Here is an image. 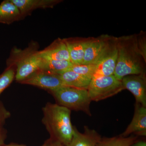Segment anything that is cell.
I'll return each mask as SVG.
<instances>
[{
  "instance_id": "1",
  "label": "cell",
  "mask_w": 146,
  "mask_h": 146,
  "mask_svg": "<svg viewBox=\"0 0 146 146\" xmlns=\"http://www.w3.org/2000/svg\"><path fill=\"white\" fill-rule=\"evenodd\" d=\"M117 48L116 78L121 80L126 76L146 74V60L138 51L135 34L117 37Z\"/></svg>"
},
{
  "instance_id": "2",
  "label": "cell",
  "mask_w": 146,
  "mask_h": 146,
  "mask_svg": "<svg viewBox=\"0 0 146 146\" xmlns=\"http://www.w3.org/2000/svg\"><path fill=\"white\" fill-rule=\"evenodd\" d=\"M42 110V123L49 133L50 139L69 145L74 132L71 121V110L50 102L47 103Z\"/></svg>"
},
{
  "instance_id": "3",
  "label": "cell",
  "mask_w": 146,
  "mask_h": 146,
  "mask_svg": "<svg viewBox=\"0 0 146 146\" xmlns=\"http://www.w3.org/2000/svg\"><path fill=\"white\" fill-rule=\"evenodd\" d=\"M42 59L36 46H31L23 50L14 48L7 60V65L15 67V79L20 83L39 70Z\"/></svg>"
},
{
  "instance_id": "4",
  "label": "cell",
  "mask_w": 146,
  "mask_h": 146,
  "mask_svg": "<svg viewBox=\"0 0 146 146\" xmlns=\"http://www.w3.org/2000/svg\"><path fill=\"white\" fill-rule=\"evenodd\" d=\"M48 92L57 104L71 110L82 111L88 116L92 115L90 107L91 100L87 89L63 86Z\"/></svg>"
},
{
  "instance_id": "5",
  "label": "cell",
  "mask_w": 146,
  "mask_h": 146,
  "mask_svg": "<svg viewBox=\"0 0 146 146\" xmlns=\"http://www.w3.org/2000/svg\"><path fill=\"white\" fill-rule=\"evenodd\" d=\"M91 101L98 102L124 90L121 80L114 75L94 77L87 89Z\"/></svg>"
},
{
  "instance_id": "6",
  "label": "cell",
  "mask_w": 146,
  "mask_h": 146,
  "mask_svg": "<svg viewBox=\"0 0 146 146\" xmlns=\"http://www.w3.org/2000/svg\"><path fill=\"white\" fill-rule=\"evenodd\" d=\"M117 57V37L108 35L104 48L95 64L93 78L113 75Z\"/></svg>"
},
{
  "instance_id": "7",
  "label": "cell",
  "mask_w": 146,
  "mask_h": 146,
  "mask_svg": "<svg viewBox=\"0 0 146 146\" xmlns=\"http://www.w3.org/2000/svg\"><path fill=\"white\" fill-rule=\"evenodd\" d=\"M20 83L37 86L48 91L65 86L60 78V74L41 70L37 71Z\"/></svg>"
},
{
  "instance_id": "8",
  "label": "cell",
  "mask_w": 146,
  "mask_h": 146,
  "mask_svg": "<svg viewBox=\"0 0 146 146\" xmlns=\"http://www.w3.org/2000/svg\"><path fill=\"white\" fill-rule=\"evenodd\" d=\"M125 89L130 91L136 99V103L146 107V74L126 76L121 80Z\"/></svg>"
},
{
  "instance_id": "9",
  "label": "cell",
  "mask_w": 146,
  "mask_h": 146,
  "mask_svg": "<svg viewBox=\"0 0 146 146\" xmlns=\"http://www.w3.org/2000/svg\"><path fill=\"white\" fill-rule=\"evenodd\" d=\"M131 134L137 136H146V107L137 103H135L131 122L120 136L127 137Z\"/></svg>"
},
{
  "instance_id": "10",
  "label": "cell",
  "mask_w": 146,
  "mask_h": 146,
  "mask_svg": "<svg viewBox=\"0 0 146 146\" xmlns=\"http://www.w3.org/2000/svg\"><path fill=\"white\" fill-rule=\"evenodd\" d=\"M91 37H70L64 39L69 52L71 63L75 65L83 63L85 50Z\"/></svg>"
},
{
  "instance_id": "11",
  "label": "cell",
  "mask_w": 146,
  "mask_h": 146,
  "mask_svg": "<svg viewBox=\"0 0 146 146\" xmlns=\"http://www.w3.org/2000/svg\"><path fill=\"white\" fill-rule=\"evenodd\" d=\"M39 54L44 59L70 61L68 48L63 39L58 38L44 49L39 51Z\"/></svg>"
},
{
  "instance_id": "12",
  "label": "cell",
  "mask_w": 146,
  "mask_h": 146,
  "mask_svg": "<svg viewBox=\"0 0 146 146\" xmlns=\"http://www.w3.org/2000/svg\"><path fill=\"white\" fill-rule=\"evenodd\" d=\"M108 36L106 34L91 37L85 49L82 64L95 65L104 48Z\"/></svg>"
},
{
  "instance_id": "13",
  "label": "cell",
  "mask_w": 146,
  "mask_h": 146,
  "mask_svg": "<svg viewBox=\"0 0 146 146\" xmlns=\"http://www.w3.org/2000/svg\"><path fill=\"white\" fill-rule=\"evenodd\" d=\"M102 136L95 129L84 127V132L80 133L75 126L71 143L68 146H97Z\"/></svg>"
},
{
  "instance_id": "14",
  "label": "cell",
  "mask_w": 146,
  "mask_h": 146,
  "mask_svg": "<svg viewBox=\"0 0 146 146\" xmlns=\"http://www.w3.org/2000/svg\"><path fill=\"white\" fill-rule=\"evenodd\" d=\"M16 6L23 18L37 9L53 8L60 0H11Z\"/></svg>"
},
{
  "instance_id": "15",
  "label": "cell",
  "mask_w": 146,
  "mask_h": 146,
  "mask_svg": "<svg viewBox=\"0 0 146 146\" xmlns=\"http://www.w3.org/2000/svg\"><path fill=\"white\" fill-rule=\"evenodd\" d=\"M23 18L20 10L11 0H5L0 4V23L10 25Z\"/></svg>"
},
{
  "instance_id": "16",
  "label": "cell",
  "mask_w": 146,
  "mask_h": 146,
  "mask_svg": "<svg viewBox=\"0 0 146 146\" xmlns=\"http://www.w3.org/2000/svg\"><path fill=\"white\" fill-rule=\"evenodd\" d=\"M60 76L65 86L79 89H87L91 80L70 70L61 73Z\"/></svg>"
},
{
  "instance_id": "17",
  "label": "cell",
  "mask_w": 146,
  "mask_h": 146,
  "mask_svg": "<svg viewBox=\"0 0 146 146\" xmlns=\"http://www.w3.org/2000/svg\"><path fill=\"white\" fill-rule=\"evenodd\" d=\"M74 65L67 60H50L42 58L39 70L60 74Z\"/></svg>"
},
{
  "instance_id": "18",
  "label": "cell",
  "mask_w": 146,
  "mask_h": 146,
  "mask_svg": "<svg viewBox=\"0 0 146 146\" xmlns=\"http://www.w3.org/2000/svg\"><path fill=\"white\" fill-rule=\"evenodd\" d=\"M138 138L133 134L127 137L120 135L110 138L102 137L97 146H131L138 140Z\"/></svg>"
},
{
  "instance_id": "19",
  "label": "cell",
  "mask_w": 146,
  "mask_h": 146,
  "mask_svg": "<svg viewBox=\"0 0 146 146\" xmlns=\"http://www.w3.org/2000/svg\"><path fill=\"white\" fill-rule=\"evenodd\" d=\"M15 75L16 68L13 66L7 67L4 72L0 75V95L15 79Z\"/></svg>"
},
{
  "instance_id": "20",
  "label": "cell",
  "mask_w": 146,
  "mask_h": 146,
  "mask_svg": "<svg viewBox=\"0 0 146 146\" xmlns=\"http://www.w3.org/2000/svg\"><path fill=\"white\" fill-rule=\"evenodd\" d=\"M68 70H71L80 75L92 79L96 70V65L94 64L73 65Z\"/></svg>"
},
{
  "instance_id": "21",
  "label": "cell",
  "mask_w": 146,
  "mask_h": 146,
  "mask_svg": "<svg viewBox=\"0 0 146 146\" xmlns=\"http://www.w3.org/2000/svg\"><path fill=\"white\" fill-rule=\"evenodd\" d=\"M136 45L138 51L145 60H146V35L145 32L140 31L135 34Z\"/></svg>"
},
{
  "instance_id": "22",
  "label": "cell",
  "mask_w": 146,
  "mask_h": 146,
  "mask_svg": "<svg viewBox=\"0 0 146 146\" xmlns=\"http://www.w3.org/2000/svg\"><path fill=\"white\" fill-rule=\"evenodd\" d=\"M10 116V112L6 109L2 103L0 102V124L4 125L6 120Z\"/></svg>"
},
{
  "instance_id": "23",
  "label": "cell",
  "mask_w": 146,
  "mask_h": 146,
  "mask_svg": "<svg viewBox=\"0 0 146 146\" xmlns=\"http://www.w3.org/2000/svg\"><path fill=\"white\" fill-rule=\"evenodd\" d=\"M6 129L3 127V125L0 124V146H2L4 145L5 141L7 138Z\"/></svg>"
},
{
  "instance_id": "24",
  "label": "cell",
  "mask_w": 146,
  "mask_h": 146,
  "mask_svg": "<svg viewBox=\"0 0 146 146\" xmlns=\"http://www.w3.org/2000/svg\"><path fill=\"white\" fill-rule=\"evenodd\" d=\"M44 146H66L58 141L49 138L43 144Z\"/></svg>"
},
{
  "instance_id": "25",
  "label": "cell",
  "mask_w": 146,
  "mask_h": 146,
  "mask_svg": "<svg viewBox=\"0 0 146 146\" xmlns=\"http://www.w3.org/2000/svg\"><path fill=\"white\" fill-rule=\"evenodd\" d=\"M131 146H146V142L145 141H138L137 140Z\"/></svg>"
},
{
  "instance_id": "26",
  "label": "cell",
  "mask_w": 146,
  "mask_h": 146,
  "mask_svg": "<svg viewBox=\"0 0 146 146\" xmlns=\"http://www.w3.org/2000/svg\"><path fill=\"white\" fill-rule=\"evenodd\" d=\"M2 146H26L25 145H19V144H16V143H10L9 144H8V145H5V144H4ZM44 146V145H42V146Z\"/></svg>"
}]
</instances>
